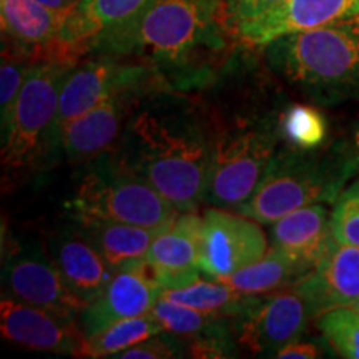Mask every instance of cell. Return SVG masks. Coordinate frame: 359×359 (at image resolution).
Returning a JSON list of instances; mask_svg holds the SVG:
<instances>
[{
	"label": "cell",
	"mask_w": 359,
	"mask_h": 359,
	"mask_svg": "<svg viewBox=\"0 0 359 359\" xmlns=\"http://www.w3.org/2000/svg\"><path fill=\"white\" fill-rule=\"evenodd\" d=\"M236 43L223 0H155L127 24L90 40L85 55L137 62L165 87L183 88L206 82Z\"/></svg>",
	"instance_id": "1"
},
{
	"label": "cell",
	"mask_w": 359,
	"mask_h": 359,
	"mask_svg": "<svg viewBox=\"0 0 359 359\" xmlns=\"http://www.w3.org/2000/svg\"><path fill=\"white\" fill-rule=\"evenodd\" d=\"M213 147L190 111L156 103L132 115L114 154L175 208L193 212L205 201Z\"/></svg>",
	"instance_id": "2"
},
{
	"label": "cell",
	"mask_w": 359,
	"mask_h": 359,
	"mask_svg": "<svg viewBox=\"0 0 359 359\" xmlns=\"http://www.w3.org/2000/svg\"><path fill=\"white\" fill-rule=\"evenodd\" d=\"M278 77L323 107L359 100V13L263 47Z\"/></svg>",
	"instance_id": "3"
},
{
	"label": "cell",
	"mask_w": 359,
	"mask_h": 359,
	"mask_svg": "<svg viewBox=\"0 0 359 359\" xmlns=\"http://www.w3.org/2000/svg\"><path fill=\"white\" fill-rule=\"evenodd\" d=\"M359 170V154L339 148L327 154L291 147L273 156L253 196L236 212L271 224L308 205L334 203Z\"/></svg>",
	"instance_id": "4"
},
{
	"label": "cell",
	"mask_w": 359,
	"mask_h": 359,
	"mask_svg": "<svg viewBox=\"0 0 359 359\" xmlns=\"http://www.w3.org/2000/svg\"><path fill=\"white\" fill-rule=\"evenodd\" d=\"M70 210L79 219H103L161 228L178 217L180 210L150 183L133 173L114 155L90 160L80 180Z\"/></svg>",
	"instance_id": "5"
},
{
	"label": "cell",
	"mask_w": 359,
	"mask_h": 359,
	"mask_svg": "<svg viewBox=\"0 0 359 359\" xmlns=\"http://www.w3.org/2000/svg\"><path fill=\"white\" fill-rule=\"evenodd\" d=\"M74 65L64 60H40L30 69L2 130L4 167L20 170L47 156L62 83Z\"/></svg>",
	"instance_id": "6"
},
{
	"label": "cell",
	"mask_w": 359,
	"mask_h": 359,
	"mask_svg": "<svg viewBox=\"0 0 359 359\" xmlns=\"http://www.w3.org/2000/svg\"><path fill=\"white\" fill-rule=\"evenodd\" d=\"M165 87L154 70L137 62L93 55L79 60L65 75L58 98V111L53 123L48 154L60 151V138L72 120L95 109L102 102L116 93H150Z\"/></svg>",
	"instance_id": "7"
},
{
	"label": "cell",
	"mask_w": 359,
	"mask_h": 359,
	"mask_svg": "<svg viewBox=\"0 0 359 359\" xmlns=\"http://www.w3.org/2000/svg\"><path fill=\"white\" fill-rule=\"evenodd\" d=\"M275 147V133L259 128L226 133L215 142L205 201L235 210L248 201L276 155Z\"/></svg>",
	"instance_id": "8"
},
{
	"label": "cell",
	"mask_w": 359,
	"mask_h": 359,
	"mask_svg": "<svg viewBox=\"0 0 359 359\" xmlns=\"http://www.w3.org/2000/svg\"><path fill=\"white\" fill-rule=\"evenodd\" d=\"M311 318L306 299L294 285L266 294H251L243 313L236 316L238 341L255 354L276 353L298 339Z\"/></svg>",
	"instance_id": "9"
},
{
	"label": "cell",
	"mask_w": 359,
	"mask_h": 359,
	"mask_svg": "<svg viewBox=\"0 0 359 359\" xmlns=\"http://www.w3.org/2000/svg\"><path fill=\"white\" fill-rule=\"evenodd\" d=\"M268 241L258 222L212 208L203 215L200 241L201 273L223 280L264 257Z\"/></svg>",
	"instance_id": "10"
},
{
	"label": "cell",
	"mask_w": 359,
	"mask_h": 359,
	"mask_svg": "<svg viewBox=\"0 0 359 359\" xmlns=\"http://www.w3.org/2000/svg\"><path fill=\"white\" fill-rule=\"evenodd\" d=\"M4 286L8 298L69 320H79L85 308L65 285L55 262L39 250H20L8 257L4 268Z\"/></svg>",
	"instance_id": "11"
},
{
	"label": "cell",
	"mask_w": 359,
	"mask_h": 359,
	"mask_svg": "<svg viewBox=\"0 0 359 359\" xmlns=\"http://www.w3.org/2000/svg\"><path fill=\"white\" fill-rule=\"evenodd\" d=\"M163 288L155 280L145 259L115 269L114 276L97 299L79 316L83 334L93 336L115 323L150 313Z\"/></svg>",
	"instance_id": "12"
},
{
	"label": "cell",
	"mask_w": 359,
	"mask_h": 359,
	"mask_svg": "<svg viewBox=\"0 0 359 359\" xmlns=\"http://www.w3.org/2000/svg\"><path fill=\"white\" fill-rule=\"evenodd\" d=\"M0 331L4 338L25 348L77 358H82L87 339L75 320L13 298L0 303Z\"/></svg>",
	"instance_id": "13"
},
{
	"label": "cell",
	"mask_w": 359,
	"mask_h": 359,
	"mask_svg": "<svg viewBox=\"0 0 359 359\" xmlns=\"http://www.w3.org/2000/svg\"><path fill=\"white\" fill-rule=\"evenodd\" d=\"M359 0H283L280 6L235 29L238 42L263 48L285 35L358 15Z\"/></svg>",
	"instance_id": "14"
},
{
	"label": "cell",
	"mask_w": 359,
	"mask_h": 359,
	"mask_svg": "<svg viewBox=\"0 0 359 359\" xmlns=\"http://www.w3.org/2000/svg\"><path fill=\"white\" fill-rule=\"evenodd\" d=\"M69 13L53 11L35 0H0L2 43L35 62L64 60L60 34Z\"/></svg>",
	"instance_id": "15"
},
{
	"label": "cell",
	"mask_w": 359,
	"mask_h": 359,
	"mask_svg": "<svg viewBox=\"0 0 359 359\" xmlns=\"http://www.w3.org/2000/svg\"><path fill=\"white\" fill-rule=\"evenodd\" d=\"M203 217L180 212L163 226L148 250L145 262L163 290L182 288L200 278V241Z\"/></svg>",
	"instance_id": "16"
},
{
	"label": "cell",
	"mask_w": 359,
	"mask_h": 359,
	"mask_svg": "<svg viewBox=\"0 0 359 359\" xmlns=\"http://www.w3.org/2000/svg\"><path fill=\"white\" fill-rule=\"evenodd\" d=\"M313 318L330 309L351 306L359 299V246L344 245L333 238L320 263L296 283Z\"/></svg>",
	"instance_id": "17"
},
{
	"label": "cell",
	"mask_w": 359,
	"mask_h": 359,
	"mask_svg": "<svg viewBox=\"0 0 359 359\" xmlns=\"http://www.w3.org/2000/svg\"><path fill=\"white\" fill-rule=\"evenodd\" d=\"M147 93H116L72 120L60 138V150L70 163H85L105 154L122 133L127 111Z\"/></svg>",
	"instance_id": "18"
},
{
	"label": "cell",
	"mask_w": 359,
	"mask_h": 359,
	"mask_svg": "<svg viewBox=\"0 0 359 359\" xmlns=\"http://www.w3.org/2000/svg\"><path fill=\"white\" fill-rule=\"evenodd\" d=\"M52 250L65 285L83 306L100 296L115 273L83 230L60 235Z\"/></svg>",
	"instance_id": "19"
},
{
	"label": "cell",
	"mask_w": 359,
	"mask_h": 359,
	"mask_svg": "<svg viewBox=\"0 0 359 359\" xmlns=\"http://www.w3.org/2000/svg\"><path fill=\"white\" fill-rule=\"evenodd\" d=\"M155 0H80L67 15L60 34V47L72 62L85 57L92 39L123 25L154 4Z\"/></svg>",
	"instance_id": "20"
},
{
	"label": "cell",
	"mask_w": 359,
	"mask_h": 359,
	"mask_svg": "<svg viewBox=\"0 0 359 359\" xmlns=\"http://www.w3.org/2000/svg\"><path fill=\"white\" fill-rule=\"evenodd\" d=\"M273 248H278L313 271L333 241L331 215L325 205H308L271 223Z\"/></svg>",
	"instance_id": "21"
},
{
	"label": "cell",
	"mask_w": 359,
	"mask_h": 359,
	"mask_svg": "<svg viewBox=\"0 0 359 359\" xmlns=\"http://www.w3.org/2000/svg\"><path fill=\"white\" fill-rule=\"evenodd\" d=\"M79 223L114 269L143 262L156 235L163 228H147L103 219H79Z\"/></svg>",
	"instance_id": "22"
},
{
	"label": "cell",
	"mask_w": 359,
	"mask_h": 359,
	"mask_svg": "<svg viewBox=\"0 0 359 359\" xmlns=\"http://www.w3.org/2000/svg\"><path fill=\"white\" fill-rule=\"evenodd\" d=\"M308 273L306 266L285 251L271 248L255 263L219 281L245 294H266L296 285Z\"/></svg>",
	"instance_id": "23"
},
{
	"label": "cell",
	"mask_w": 359,
	"mask_h": 359,
	"mask_svg": "<svg viewBox=\"0 0 359 359\" xmlns=\"http://www.w3.org/2000/svg\"><path fill=\"white\" fill-rule=\"evenodd\" d=\"M161 296L196 311L218 318H236L243 313L251 294L236 291L219 280H196L182 288L163 290Z\"/></svg>",
	"instance_id": "24"
},
{
	"label": "cell",
	"mask_w": 359,
	"mask_h": 359,
	"mask_svg": "<svg viewBox=\"0 0 359 359\" xmlns=\"http://www.w3.org/2000/svg\"><path fill=\"white\" fill-rule=\"evenodd\" d=\"M160 323L151 313L118 321L85 339L82 358H116L133 344L161 333Z\"/></svg>",
	"instance_id": "25"
},
{
	"label": "cell",
	"mask_w": 359,
	"mask_h": 359,
	"mask_svg": "<svg viewBox=\"0 0 359 359\" xmlns=\"http://www.w3.org/2000/svg\"><path fill=\"white\" fill-rule=\"evenodd\" d=\"M160 323L163 333L178 336L180 339H193L217 331L226 330V318L210 316L201 311H196L185 304L175 303L172 299L160 296L150 311Z\"/></svg>",
	"instance_id": "26"
},
{
	"label": "cell",
	"mask_w": 359,
	"mask_h": 359,
	"mask_svg": "<svg viewBox=\"0 0 359 359\" xmlns=\"http://www.w3.org/2000/svg\"><path fill=\"white\" fill-rule=\"evenodd\" d=\"M280 133L290 147L316 150L326 142V116L311 105H291L280 116Z\"/></svg>",
	"instance_id": "27"
},
{
	"label": "cell",
	"mask_w": 359,
	"mask_h": 359,
	"mask_svg": "<svg viewBox=\"0 0 359 359\" xmlns=\"http://www.w3.org/2000/svg\"><path fill=\"white\" fill-rule=\"evenodd\" d=\"M326 343L341 358L359 359V313L351 306L330 309L318 318Z\"/></svg>",
	"instance_id": "28"
},
{
	"label": "cell",
	"mask_w": 359,
	"mask_h": 359,
	"mask_svg": "<svg viewBox=\"0 0 359 359\" xmlns=\"http://www.w3.org/2000/svg\"><path fill=\"white\" fill-rule=\"evenodd\" d=\"M37 62L15 48L2 43V65H0V120L2 130L7 127L13 105L19 97L30 69Z\"/></svg>",
	"instance_id": "29"
},
{
	"label": "cell",
	"mask_w": 359,
	"mask_h": 359,
	"mask_svg": "<svg viewBox=\"0 0 359 359\" xmlns=\"http://www.w3.org/2000/svg\"><path fill=\"white\" fill-rule=\"evenodd\" d=\"M331 233L339 243L359 246V180L344 188L334 201Z\"/></svg>",
	"instance_id": "30"
},
{
	"label": "cell",
	"mask_w": 359,
	"mask_h": 359,
	"mask_svg": "<svg viewBox=\"0 0 359 359\" xmlns=\"http://www.w3.org/2000/svg\"><path fill=\"white\" fill-rule=\"evenodd\" d=\"M180 338L175 334H163V331L150 338L140 341V343L133 344L132 348L125 349L116 358L122 359H170V358H182L183 354Z\"/></svg>",
	"instance_id": "31"
},
{
	"label": "cell",
	"mask_w": 359,
	"mask_h": 359,
	"mask_svg": "<svg viewBox=\"0 0 359 359\" xmlns=\"http://www.w3.org/2000/svg\"><path fill=\"white\" fill-rule=\"evenodd\" d=\"M190 344L188 351L193 358L200 359H217V358H233L238 356L235 343H233L230 327L217 331L205 336H198L187 341Z\"/></svg>",
	"instance_id": "32"
},
{
	"label": "cell",
	"mask_w": 359,
	"mask_h": 359,
	"mask_svg": "<svg viewBox=\"0 0 359 359\" xmlns=\"http://www.w3.org/2000/svg\"><path fill=\"white\" fill-rule=\"evenodd\" d=\"M281 2L283 0H223V11L228 25L235 32L240 24L262 17Z\"/></svg>",
	"instance_id": "33"
},
{
	"label": "cell",
	"mask_w": 359,
	"mask_h": 359,
	"mask_svg": "<svg viewBox=\"0 0 359 359\" xmlns=\"http://www.w3.org/2000/svg\"><path fill=\"white\" fill-rule=\"evenodd\" d=\"M321 348L313 341L293 339L288 344L278 349L275 358L278 359H314L321 356Z\"/></svg>",
	"instance_id": "34"
},
{
	"label": "cell",
	"mask_w": 359,
	"mask_h": 359,
	"mask_svg": "<svg viewBox=\"0 0 359 359\" xmlns=\"http://www.w3.org/2000/svg\"><path fill=\"white\" fill-rule=\"evenodd\" d=\"M35 2L42 4V6L48 8H53V11L70 13L75 7H77L80 0H35Z\"/></svg>",
	"instance_id": "35"
},
{
	"label": "cell",
	"mask_w": 359,
	"mask_h": 359,
	"mask_svg": "<svg viewBox=\"0 0 359 359\" xmlns=\"http://www.w3.org/2000/svg\"><path fill=\"white\" fill-rule=\"evenodd\" d=\"M354 147H356L358 154H359V123L356 127V132H354Z\"/></svg>",
	"instance_id": "36"
},
{
	"label": "cell",
	"mask_w": 359,
	"mask_h": 359,
	"mask_svg": "<svg viewBox=\"0 0 359 359\" xmlns=\"http://www.w3.org/2000/svg\"><path fill=\"white\" fill-rule=\"evenodd\" d=\"M351 308H353V309H356V311L359 313V299H358L356 303H353V304H351Z\"/></svg>",
	"instance_id": "37"
}]
</instances>
